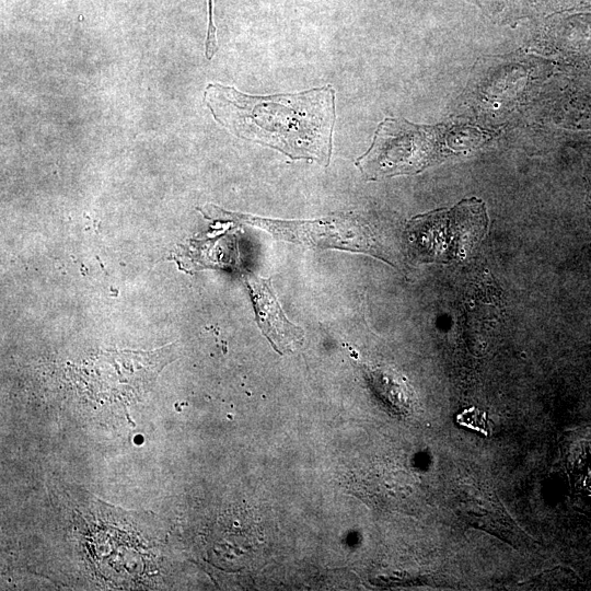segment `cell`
I'll list each match as a JSON object with an SVG mask.
<instances>
[{
	"instance_id": "cell-1",
	"label": "cell",
	"mask_w": 591,
	"mask_h": 591,
	"mask_svg": "<svg viewBox=\"0 0 591 591\" xmlns=\"http://www.w3.org/2000/svg\"><path fill=\"white\" fill-rule=\"evenodd\" d=\"M336 92L332 85L300 93L247 95L209 83L205 102L215 119L233 135L275 149L290 160L327 166L333 151Z\"/></svg>"
},
{
	"instance_id": "cell-2",
	"label": "cell",
	"mask_w": 591,
	"mask_h": 591,
	"mask_svg": "<svg viewBox=\"0 0 591 591\" xmlns=\"http://www.w3.org/2000/svg\"><path fill=\"white\" fill-rule=\"evenodd\" d=\"M444 131L440 126L385 118L379 124L371 147L356 159L355 165L371 181L418 173L443 154Z\"/></svg>"
},
{
	"instance_id": "cell-3",
	"label": "cell",
	"mask_w": 591,
	"mask_h": 591,
	"mask_svg": "<svg viewBox=\"0 0 591 591\" xmlns=\"http://www.w3.org/2000/svg\"><path fill=\"white\" fill-rule=\"evenodd\" d=\"M487 223L485 206L477 198L416 216L406 227L409 251L427 263L464 258L485 235Z\"/></svg>"
},
{
	"instance_id": "cell-4",
	"label": "cell",
	"mask_w": 591,
	"mask_h": 591,
	"mask_svg": "<svg viewBox=\"0 0 591 591\" xmlns=\"http://www.w3.org/2000/svg\"><path fill=\"white\" fill-rule=\"evenodd\" d=\"M171 357V345L153 351L102 352L84 364L82 380L94 399L128 406L152 386Z\"/></svg>"
},
{
	"instance_id": "cell-5",
	"label": "cell",
	"mask_w": 591,
	"mask_h": 591,
	"mask_svg": "<svg viewBox=\"0 0 591 591\" xmlns=\"http://www.w3.org/2000/svg\"><path fill=\"white\" fill-rule=\"evenodd\" d=\"M200 211L210 220L231 221L259 228L270 233L276 240L300 243L310 247L370 253L380 257L369 229L349 217L282 221L229 212L216 206H208L206 211Z\"/></svg>"
},
{
	"instance_id": "cell-6",
	"label": "cell",
	"mask_w": 591,
	"mask_h": 591,
	"mask_svg": "<svg viewBox=\"0 0 591 591\" xmlns=\"http://www.w3.org/2000/svg\"><path fill=\"white\" fill-rule=\"evenodd\" d=\"M256 322L262 333L279 354L293 351L304 339L303 329L291 323L282 311L271 286V279L245 275Z\"/></svg>"
},
{
	"instance_id": "cell-7",
	"label": "cell",
	"mask_w": 591,
	"mask_h": 591,
	"mask_svg": "<svg viewBox=\"0 0 591 591\" xmlns=\"http://www.w3.org/2000/svg\"><path fill=\"white\" fill-rule=\"evenodd\" d=\"M209 27L206 40V57L211 59L217 51L216 27L212 23V0H208Z\"/></svg>"
}]
</instances>
